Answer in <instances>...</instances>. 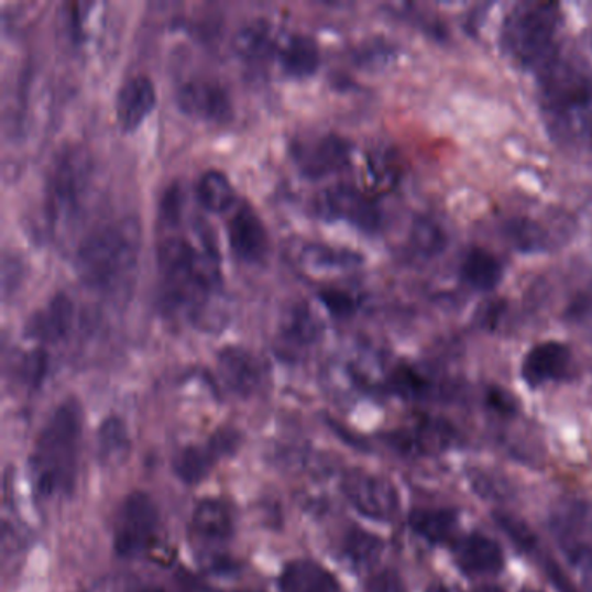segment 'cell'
I'll use <instances>...</instances> for the list:
<instances>
[{"label":"cell","mask_w":592,"mask_h":592,"mask_svg":"<svg viewBox=\"0 0 592 592\" xmlns=\"http://www.w3.org/2000/svg\"><path fill=\"white\" fill-rule=\"evenodd\" d=\"M83 437V408L66 399L53 412L33 450V486L42 497L72 494L77 482L78 449Z\"/></svg>","instance_id":"1"},{"label":"cell","mask_w":592,"mask_h":592,"mask_svg":"<svg viewBox=\"0 0 592 592\" xmlns=\"http://www.w3.org/2000/svg\"><path fill=\"white\" fill-rule=\"evenodd\" d=\"M140 249L141 228L136 219L108 222L80 243L75 260L78 276L92 288L119 287L134 272Z\"/></svg>","instance_id":"2"},{"label":"cell","mask_w":592,"mask_h":592,"mask_svg":"<svg viewBox=\"0 0 592 592\" xmlns=\"http://www.w3.org/2000/svg\"><path fill=\"white\" fill-rule=\"evenodd\" d=\"M91 165L80 150H66L54 161L47 183V209L51 218L68 219L80 209L87 186H89Z\"/></svg>","instance_id":"3"},{"label":"cell","mask_w":592,"mask_h":592,"mask_svg":"<svg viewBox=\"0 0 592 592\" xmlns=\"http://www.w3.org/2000/svg\"><path fill=\"white\" fill-rule=\"evenodd\" d=\"M158 509L144 492H132L120 506L113 527V549L120 558H136L149 549L158 530Z\"/></svg>","instance_id":"4"},{"label":"cell","mask_w":592,"mask_h":592,"mask_svg":"<svg viewBox=\"0 0 592 592\" xmlns=\"http://www.w3.org/2000/svg\"><path fill=\"white\" fill-rule=\"evenodd\" d=\"M341 489L351 506L365 518L386 523L398 515V490L387 478L350 469L342 476Z\"/></svg>","instance_id":"5"},{"label":"cell","mask_w":592,"mask_h":592,"mask_svg":"<svg viewBox=\"0 0 592 592\" xmlns=\"http://www.w3.org/2000/svg\"><path fill=\"white\" fill-rule=\"evenodd\" d=\"M317 210L321 218L330 221L350 222L359 230H377L381 215L371 198L348 185H336L324 189L317 197Z\"/></svg>","instance_id":"6"},{"label":"cell","mask_w":592,"mask_h":592,"mask_svg":"<svg viewBox=\"0 0 592 592\" xmlns=\"http://www.w3.org/2000/svg\"><path fill=\"white\" fill-rule=\"evenodd\" d=\"M555 33V20L547 9L523 11L507 26V47L523 63H534L546 54Z\"/></svg>","instance_id":"7"},{"label":"cell","mask_w":592,"mask_h":592,"mask_svg":"<svg viewBox=\"0 0 592 592\" xmlns=\"http://www.w3.org/2000/svg\"><path fill=\"white\" fill-rule=\"evenodd\" d=\"M237 440H239L237 432L221 429L210 438L209 443L191 445L179 450L174 457V473L183 483L197 485L210 473V469L215 468L218 459L237 450Z\"/></svg>","instance_id":"8"},{"label":"cell","mask_w":592,"mask_h":592,"mask_svg":"<svg viewBox=\"0 0 592 592\" xmlns=\"http://www.w3.org/2000/svg\"><path fill=\"white\" fill-rule=\"evenodd\" d=\"M177 107L191 119L222 124L233 116V105L224 87L215 83H186L176 95Z\"/></svg>","instance_id":"9"},{"label":"cell","mask_w":592,"mask_h":592,"mask_svg":"<svg viewBox=\"0 0 592 592\" xmlns=\"http://www.w3.org/2000/svg\"><path fill=\"white\" fill-rule=\"evenodd\" d=\"M228 242L231 251L243 263H261L270 251V237L263 219L249 204L234 209L228 222Z\"/></svg>","instance_id":"10"},{"label":"cell","mask_w":592,"mask_h":592,"mask_svg":"<svg viewBox=\"0 0 592 592\" xmlns=\"http://www.w3.org/2000/svg\"><path fill=\"white\" fill-rule=\"evenodd\" d=\"M572 365V351L563 342L547 341L534 346L522 363V377L530 387L561 381Z\"/></svg>","instance_id":"11"},{"label":"cell","mask_w":592,"mask_h":592,"mask_svg":"<svg viewBox=\"0 0 592 592\" xmlns=\"http://www.w3.org/2000/svg\"><path fill=\"white\" fill-rule=\"evenodd\" d=\"M218 371L234 395L252 396L263 384V365L242 346H227L219 351Z\"/></svg>","instance_id":"12"},{"label":"cell","mask_w":592,"mask_h":592,"mask_svg":"<svg viewBox=\"0 0 592 592\" xmlns=\"http://www.w3.org/2000/svg\"><path fill=\"white\" fill-rule=\"evenodd\" d=\"M156 105V89L152 78L134 75L128 78L117 95L116 111L120 128L136 131Z\"/></svg>","instance_id":"13"},{"label":"cell","mask_w":592,"mask_h":592,"mask_svg":"<svg viewBox=\"0 0 592 592\" xmlns=\"http://www.w3.org/2000/svg\"><path fill=\"white\" fill-rule=\"evenodd\" d=\"M453 555L459 568L468 575H494L504 567L501 546L483 534H471L459 540Z\"/></svg>","instance_id":"14"},{"label":"cell","mask_w":592,"mask_h":592,"mask_svg":"<svg viewBox=\"0 0 592 592\" xmlns=\"http://www.w3.org/2000/svg\"><path fill=\"white\" fill-rule=\"evenodd\" d=\"M74 317L75 308L70 297L62 293L54 294L50 303L30 318L26 336L44 342L62 341L70 333Z\"/></svg>","instance_id":"15"},{"label":"cell","mask_w":592,"mask_h":592,"mask_svg":"<svg viewBox=\"0 0 592 592\" xmlns=\"http://www.w3.org/2000/svg\"><path fill=\"white\" fill-rule=\"evenodd\" d=\"M350 158V146L338 136H324L299 152L303 173L313 179L342 169Z\"/></svg>","instance_id":"16"},{"label":"cell","mask_w":592,"mask_h":592,"mask_svg":"<svg viewBox=\"0 0 592 592\" xmlns=\"http://www.w3.org/2000/svg\"><path fill=\"white\" fill-rule=\"evenodd\" d=\"M282 592H342L339 580L311 560L290 561L278 579Z\"/></svg>","instance_id":"17"},{"label":"cell","mask_w":592,"mask_h":592,"mask_svg":"<svg viewBox=\"0 0 592 592\" xmlns=\"http://www.w3.org/2000/svg\"><path fill=\"white\" fill-rule=\"evenodd\" d=\"M191 528L204 542H227L233 535V516L230 507L218 498H204L195 506Z\"/></svg>","instance_id":"18"},{"label":"cell","mask_w":592,"mask_h":592,"mask_svg":"<svg viewBox=\"0 0 592 592\" xmlns=\"http://www.w3.org/2000/svg\"><path fill=\"white\" fill-rule=\"evenodd\" d=\"M278 59L288 75L297 78L309 77L320 66V50L311 37L296 33L282 44Z\"/></svg>","instance_id":"19"},{"label":"cell","mask_w":592,"mask_h":592,"mask_svg":"<svg viewBox=\"0 0 592 592\" xmlns=\"http://www.w3.org/2000/svg\"><path fill=\"white\" fill-rule=\"evenodd\" d=\"M195 195L204 209L216 215L227 212L237 202V191L231 185L230 177L218 169H209L198 177Z\"/></svg>","instance_id":"20"},{"label":"cell","mask_w":592,"mask_h":592,"mask_svg":"<svg viewBox=\"0 0 592 592\" xmlns=\"http://www.w3.org/2000/svg\"><path fill=\"white\" fill-rule=\"evenodd\" d=\"M414 534L428 540L429 544H443L452 539L459 518L450 509H414L408 516Z\"/></svg>","instance_id":"21"},{"label":"cell","mask_w":592,"mask_h":592,"mask_svg":"<svg viewBox=\"0 0 592 592\" xmlns=\"http://www.w3.org/2000/svg\"><path fill=\"white\" fill-rule=\"evenodd\" d=\"M276 42L278 41L273 35V26L267 21L255 20L234 35L233 47L242 58L257 62L278 53L281 46H276Z\"/></svg>","instance_id":"22"},{"label":"cell","mask_w":592,"mask_h":592,"mask_svg":"<svg viewBox=\"0 0 592 592\" xmlns=\"http://www.w3.org/2000/svg\"><path fill=\"white\" fill-rule=\"evenodd\" d=\"M321 327L308 306L294 305L281 321V338L293 348H308L320 339Z\"/></svg>","instance_id":"23"},{"label":"cell","mask_w":592,"mask_h":592,"mask_svg":"<svg viewBox=\"0 0 592 592\" xmlns=\"http://www.w3.org/2000/svg\"><path fill=\"white\" fill-rule=\"evenodd\" d=\"M461 275L465 284L482 293H489L501 284L502 266L497 257L485 249H473L465 255Z\"/></svg>","instance_id":"24"},{"label":"cell","mask_w":592,"mask_h":592,"mask_svg":"<svg viewBox=\"0 0 592 592\" xmlns=\"http://www.w3.org/2000/svg\"><path fill=\"white\" fill-rule=\"evenodd\" d=\"M131 450L128 426L120 417L111 416L103 420L98 431V456L107 465L125 461Z\"/></svg>","instance_id":"25"},{"label":"cell","mask_w":592,"mask_h":592,"mask_svg":"<svg viewBox=\"0 0 592 592\" xmlns=\"http://www.w3.org/2000/svg\"><path fill=\"white\" fill-rule=\"evenodd\" d=\"M450 438H452V431L447 426L431 423L416 429V431L396 432L393 443H395L396 449L404 450V452L424 453L429 452V450L432 452V450L443 449L445 445L449 443Z\"/></svg>","instance_id":"26"},{"label":"cell","mask_w":592,"mask_h":592,"mask_svg":"<svg viewBox=\"0 0 592 592\" xmlns=\"http://www.w3.org/2000/svg\"><path fill=\"white\" fill-rule=\"evenodd\" d=\"M342 552L354 567H374L383 556L384 542L379 539L377 535L354 527L346 531L344 540H342Z\"/></svg>","instance_id":"27"},{"label":"cell","mask_w":592,"mask_h":592,"mask_svg":"<svg viewBox=\"0 0 592 592\" xmlns=\"http://www.w3.org/2000/svg\"><path fill=\"white\" fill-rule=\"evenodd\" d=\"M495 522L504 534L525 552L537 551V535L531 531L527 523L509 513H495Z\"/></svg>","instance_id":"28"},{"label":"cell","mask_w":592,"mask_h":592,"mask_svg":"<svg viewBox=\"0 0 592 592\" xmlns=\"http://www.w3.org/2000/svg\"><path fill=\"white\" fill-rule=\"evenodd\" d=\"M305 260L309 266L333 270V267L353 266L354 263H359L360 257L353 252L338 251L326 245H311L305 249Z\"/></svg>","instance_id":"29"},{"label":"cell","mask_w":592,"mask_h":592,"mask_svg":"<svg viewBox=\"0 0 592 592\" xmlns=\"http://www.w3.org/2000/svg\"><path fill=\"white\" fill-rule=\"evenodd\" d=\"M556 530L570 537V534H580L584 528H591L592 518L588 507L580 506L579 502L572 506H563L555 518Z\"/></svg>","instance_id":"30"},{"label":"cell","mask_w":592,"mask_h":592,"mask_svg":"<svg viewBox=\"0 0 592 592\" xmlns=\"http://www.w3.org/2000/svg\"><path fill=\"white\" fill-rule=\"evenodd\" d=\"M507 239L522 251H535L542 248L544 233L535 222L511 221L506 230Z\"/></svg>","instance_id":"31"},{"label":"cell","mask_w":592,"mask_h":592,"mask_svg":"<svg viewBox=\"0 0 592 592\" xmlns=\"http://www.w3.org/2000/svg\"><path fill=\"white\" fill-rule=\"evenodd\" d=\"M412 240L424 254H435L443 248V234L440 233V228L435 227L431 221H426V219L414 224Z\"/></svg>","instance_id":"32"},{"label":"cell","mask_w":592,"mask_h":592,"mask_svg":"<svg viewBox=\"0 0 592 592\" xmlns=\"http://www.w3.org/2000/svg\"><path fill=\"white\" fill-rule=\"evenodd\" d=\"M321 300L336 317H350L351 313L357 308L353 297L344 290H324Z\"/></svg>","instance_id":"33"},{"label":"cell","mask_w":592,"mask_h":592,"mask_svg":"<svg viewBox=\"0 0 592 592\" xmlns=\"http://www.w3.org/2000/svg\"><path fill=\"white\" fill-rule=\"evenodd\" d=\"M568 551V558L575 564L580 575L584 579L585 584L592 589V549L591 547L579 544V546L564 547Z\"/></svg>","instance_id":"34"},{"label":"cell","mask_w":592,"mask_h":592,"mask_svg":"<svg viewBox=\"0 0 592 592\" xmlns=\"http://www.w3.org/2000/svg\"><path fill=\"white\" fill-rule=\"evenodd\" d=\"M47 357L44 351H35L26 359L25 365H23V375L25 381L33 386H37L46 374Z\"/></svg>","instance_id":"35"},{"label":"cell","mask_w":592,"mask_h":592,"mask_svg":"<svg viewBox=\"0 0 592 592\" xmlns=\"http://www.w3.org/2000/svg\"><path fill=\"white\" fill-rule=\"evenodd\" d=\"M494 480L492 474L480 473V471H478L476 476H471V483H473L478 495L489 498L504 497L507 490L501 485V482H494Z\"/></svg>","instance_id":"36"},{"label":"cell","mask_w":592,"mask_h":592,"mask_svg":"<svg viewBox=\"0 0 592 592\" xmlns=\"http://www.w3.org/2000/svg\"><path fill=\"white\" fill-rule=\"evenodd\" d=\"M366 591L369 592H404L402 588V582H399L398 575L395 572L377 573L374 579L369 582L366 585Z\"/></svg>","instance_id":"37"},{"label":"cell","mask_w":592,"mask_h":592,"mask_svg":"<svg viewBox=\"0 0 592 592\" xmlns=\"http://www.w3.org/2000/svg\"><path fill=\"white\" fill-rule=\"evenodd\" d=\"M544 567H546L547 577L551 579L552 584H555V588L558 589V591L577 592L572 582L568 580V577L564 575L563 570L556 564V561L546 560L544 561Z\"/></svg>","instance_id":"38"},{"label":"cell","mask_w":592,"mask_h":592,"mask_svg":"<svg viewBox=\"0 0 592 592\" xmlns=\"http://www.w3.org/2000/svg\"><path fill=\"white\" fill-rule=\"evenodd\" d=\"M396 387L405 395H416L424 387L423 379L414 374L412 371L399 372L395 377Z\"/></svg>","instance_id":"39"},{"label":"cell","mask_w":592,"mask_h":592,"mask_svg":"<svg viewBox=\"0 0 592 592\" xmlns=\"http://www.w3.org/2000/svg\"><path fill=\"white\" fill-rule=\"evenodd\" d=\"M473 592H504L501 588H494V585H483V588L474 589Z\"/></svg>","instance_id":"40"},{"label":"cell","mask_w":592,"mask_h":592,"mask_svg":"<svg viewBox=\"0 0 592 592\" xmlns=\"http://www.w3.org/2000/svg\"><path fill=\"white\" fill-rule=\"evenodd\" d=\"M428 592H456L453 589L445 588V585H432L428 589Z\"/></svg>","instance_id":"41"},{"label":"cell","mask_w":592,"mask_h":592,"mask_svg":"<svg viewBox=\"0 0 592 592\" xmlns=\"http://www.w3.org/2000/svg\"><path fill=\"white\" fill-rule=\"evenodd\" d=\"M141 592H164V591H161V589H144V591H141Z\"/></svg>","instance_id":"42"},{"label":"cell","mask_w":592,"mask_h":592,"mask_svg":"<svg viewBox=\"0 0 592 592\" xmlns=\"http://www.w3.org/2000/svg\"><path fill=\"white\" fill-rule=\"evenodd\" d=\"M522 592H542V591H537V589H525V591H522Z\"/></svg>","instance_id":"43"},{"label":"cell","mask_w":592,"mask_h":592,"mask_svg":"<svg viewBox=\"0 0 592 592\" xmlns=\"http://www.w3.org/2000/svg\"><path fill=\"white\" fill-rule=\"evenodd\" d=\"M248 592H254V591H248Z\"/></svg>","instance_id":"44"}]
</instances>
